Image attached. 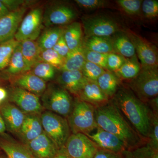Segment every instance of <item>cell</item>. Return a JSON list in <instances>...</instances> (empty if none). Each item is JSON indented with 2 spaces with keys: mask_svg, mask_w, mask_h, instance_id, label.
I'll return each instance as SVG.
<instances>
[{
  "mask_svg": "<svg viewBox=\"0 0 158 158\" xmlns=\"http://www.w3.org/2000/svg\"><path fill=\"white\" fill-rule=\"evenodd\" d=\"M77 13L73 7L65 3L49 6L43 13V23L47 27L69 25L73 22Z\"/></svg>",
  "mask_w": 158,
  "mask_h": 158,
  "instance_id": "9",
  "label": "cell"
},
{
  "mask_svg": "<svg viewBox=\"0 0 158 158\" xmlns=\"http://www.w3.org/2000/svg\"><path fill=\"white\" fill-rule=\"evenodd\" d=\"M0 158H8V157H5L2 156H0Z\"/></svg>",
  "mask_w": 158,
  "mask_h": 158,
  "instance_id": "51",
  "label": "cell"
},
{
  "mask_svg": "<svg viewBox=\"0 0 158 158\" xmlns=\"http://www.w3.org/2000/svg\"><path fill=\"white\" fill-rule=\"evenodd\" d=\"M40 116L44 132L59 149L64 147L71 134L67 118L48 111Z\"/></svg>",
  "mask_w": 158,
  "mask_h": 158,
  "instance_id": "6",
  "label": "cell"
},
{
  "mask_svg": "<svg viewBox=\"0 0 158 158\" xmlns=\"http://www.w3.org/2000/svg\"><path fill=\"white\" fill-rule=\"evenodd\" d=\"M1 1L10 12L17 10L24 6H27V3L29 2L23 0H1Z\"/></svg>",
  "mask_w": 158,
  "mask_h": 158,
  "instance_id": "43",
  "label": "cell"
},
{
  "mask_svg": "<svg viewBox=\"0 0 158 158\" xmlns=\"http://www.w3.org/2000/svg\"><path fill=\"white\" fill-rule=\"evenodd\" d=\"M70 51L79 47L83 43L82 25L77 22H73L64 28L63 35Z\"/></svg>",
  "mask_w": 158,
  "mask_h": 158,
  "instance_id": "25",
  "label": "cell"
},
{
  "mask_svg": "<svg viewBox=\"0 0 158 158\" xmlns=\"http://www.w3.org/2000/svg\"><path fill=\"white\" fill-rule=\"evenodd\" d=\"M141 9L144 16L148 19H153L158 15V1L156 0L142 1Z\"/></svg>",
  "mask_w": 158,
  "mask_h": 158,
  "instance_id": "40",
  "label": "cell"
},
{
  "mask_svg": "<svg viewBox=\"0 0 158 158\" xmlns=\"http://www.w3.org/2000/svg\"><path fill=\"white\" fill-rule=\"evenodd\" d=\"M19 43L23 57L31 70L35 64L40 61L39 56L41 50L36 40H26Z\"/></svg>",
  "mask_w": 158,
  "mask_h": 158,
  "instance_id": "26",
  "label": "cell"
},
{
  "mask_svg": "<svg viewBox=\"0 0 158 158\" xmlns=\"http://www.w3.org/2000/svg\"><path fill=\"white\" fill-rule=\"evenodd\" d=\"M0 148L8 158H36L24 144L6 137H0Z\"/></svg>",
  "mask_w": 158,
  "mask_h": 158,
  "instance_id": "21",
  "label": "cell"
},
{
  "mask_svg": "<svg viewBox=\"0 0 158 158\" xmlns=\"http://www.w3.org/2000/svg\"><path fill=\"white\" fill-rule=\"evenodd\" d=\"M128 88L141 101L146 103L158 96V67L141 66L139 73L128 83Z\"/></svg>",
  "mask_w": 158,
  "mask_h": 158,
  "instance_id": "5",
  "label": "cell"
},
{
  "mask_svg": "<svg viewBox=\"0 0 158 158\" xmlns=\"http://www.w3.org/2000/svg\"><path fill=\"white\" fill-rule=\"evenodd\" d=\"M86 62L83 43L79 47L69 53L60 70H81Z\"/></svg>",
  "mask_w": 158,
  "mask_h": 158,
  "instance_id": "28",
  "label": "cell"
},
{
  "mask_svg": "<svg viewBox=\"0 0 158 158\" xmlns=\"http://www.w3.org/2000/svg\"><path fill=\"white\" fill-rule=\"evenodd\" d=\"M77 98L95 108L106 105L111 100L101 90L96 81L88 80Z\"/></svg>",
  "mask_w": 158,
  "mask_h": 158,
  "instance_id": "16",
  "label": "cell"
},
{
  "mask_svg": "<svg viewBox=\"0 0 158 158\" xmlns=\"http://www.w3.org/2000/svg\"><path fill=\"white\" fill-rule=\"evenodd\" d=\"M147 144L153 150L158 152V115L154 114L152 120L148 135Z\"/></svg>",
  "mask_w": 158,
  "mask_h": 158,
  "instance_id": "37",
  "label": "cell"
},
{
  "mask_svg": "<svg viewBox=\"0 0 158 158\" xmlns=\"http://www.w3.org/2000/svg\"><path fill=\"white\" fill-rule=\"evenodd\" d=\"M27 9V6H24L0 19V43L14 38Z\"/></svg>",
  "mask_w": 158,
  "mask_h": 158,
  "instance_id": "14",
  "label": "cell"
},
{
  "mask_svg": "<svg viewBox=\"0 0 158 158\" xmlns=\"http://www.w3.org/2000/svg\"><path fill=\"white\" fill-rule=\"evenodd\" d=\"M95 118L98 127L120 138L127 149L147 143L133 128L111 100L106 105L95 108Z\"/></svg>",
  "mask_w": 158,
  "mask_h": 158,
  "instance_id": "2",
  "label": "cell"
},
{
  "mask_svg": "<svg viewBox=\"0 0 158 158\" xmlns=\"http://www.w3.org/2000/svg\"><path fill=\"white\" fill-rule=\"evenodd\" d=\"M116 2L128 14L135 15L139 14L141 11V0H118Z\"/></svg>",
  "mask_w": 158,
  "mask_h": 158,
  "instance_id": "38",
  "label": "cell"
},
{
  "mask_svg": "<svg viewBox=\"0 0 158 158\" xmlns=\"http://www.w3.org/2000/svg\"><path fill=\"white\" fill-rule=\"evenodd\" d=\"M52 49L56 51L59 56L64 59L67 56L69 53L70 52L68 46L64 39L63 35L58 40V42L56 44V45L54 46Z\"/></svg>",
  "mask_w": 158,
  "mask_h": 158,
  "instance_id": "42",
  "label": "cell"
},
{
  "mask_svg": "<svg viewBox=\"0 0 158 158\" xmlns=\"http://www.w3.org/2000/svg\"><path fill=\"white\" fill-rule=\"evenodd\" d=\"M111 100L133 128L148 142L154 113L147 103L139 99L129 88L121 86Z\"/></svg>",
  "mask_w": 158,
  "mask_h": 158,
  "instance_id": "1",
  "label": "cell"
},
{
  "mask_svg": "<svg viewBox=\"0 0 158 158\" xmlns=\"http://www.w3.org/2000/svg\"><path fill=\"white\" fill-rule=\"evenodd\" d=\"M95 110L92 105L76 98L73 109L67 118L71 133L87 135L95 131L98 127L95 120Z\"/></svg>",
  "mask_w": 158,
  "mask_h": 158,
  "instance_id": "3",
  "label": "cell"
},
{
  "mask_svg": "<svg viewBox=\"0 0 158 158\" xmlns=\"http://www.w3.org/2000/svg\"><path fill=\"white\" fill-rule=\"evenodd\" d=\"M19 43L14 38L0 43V70L7 68L12 54Z\"/></svg>",
  "mask_w": 158,
  "mask_h": 158,
  "instance_id": "31",
  "label": "cell"
},
{
  "mask_svg": "<svg viewBox=\"0 0 158 158\" xmlns=\"http://www.w3.org/2000/svg\"><path fill=\"white\" fill-rule=\"evenodd\" d=\"M153 158H158V152H155Z\"/></svg>",
  "mask_w": 158,
  "mask_h": 158,
  "instance_id": "50",
  "label": "cell"
},
{
  "mask_svg": "<svg viewBox=\"0 0 158 158\" xmlns=\"http://www.w3.org/2000/svg\"><path fill=\"white\" fill-rule=\"evenodd\" d=\"M141 65L137 55L127 59L118 70L114 73L119 80H131L135 77L141 70Z\"/></svg>",
  "mask_w": 158,
  "mask_h": 158,
  "instance_id": "30",
  "label": "cell"
},
{
  "mask_svg": "<svg viewBox=\"0 0 158 158\" xmlns=\"http://www.w3.org/2000/svg\"><path fill=\"white\" fill-rule=\"evenodd\" d=\"M94 133L86 135L95 143L98 149L121 153L127 149L124 142L112 133L98 127Z\"/></svg>",
  "mask_w": 158,
  "mask_h": 158,
  "instance_id": "13",
  "label": "cell"
},
{
  "mask_svg": "<svg viewBox=\"0 0 158 158\" xmlns=\"http://www.w3.org/2000/svg\"><path fill=\"white\" fill-rule=\"evenodd\" d=\"M106 70L99 65L86 61L81 71L86 78L90 81H96Z\"/></svg>",
  "mask_w": 158,
  "mask_h": 158,
  "instance_id": "35",
  "label": "cell"
},
{
  "mask_svg": "<svg viewBox=\"0 0 158 158\" xmlns=\"http://www.w3.org/2000/svg\"><path fill=\"white\" fill-rule=\"evenodd\" d=\"M6 127L5 122L0 113V135L3 134L6 131Z\"/></svg>",
  "mask_w": 158,
  "mask_h": 158,
  "instance_id": "49",
  "label": "cell"
},
{
  "mask_svg": "<svg viewBox=\"0 0 158 158\" xmlns=\"http://www.w3.org/2000/svg\"><path fill=\"white\" fill-rule=\"evenodd\" d=\"M41 96L43 108L64 118H67L73 109L74 100L59 85L49 84Z\"/></svg>",
  "mask_w": 158,
  "mask_h": 158,
  "instance_id": "4",
  "label": "cell"
},
{
  "mask_svg": "<svg viewBox=\"0 0 158 158\" xmlns=\"http://www.w3.org/2000/svg\"><path fill=\"white\" fill-rule=\"evenodd\" d=\"M84 53L86 61L96 64L106 70L107 59L108 54L94 52L87 49L85 48Z\"/></svg>",
  "mask_w": 158,
  "mask_h": 158,
  "instance_id": "36",
  "label": "cell"
},
{
  "mask_svg": "<svg viewBox=\"0 0 158 158\" xmlns=\"http://www.w3.org/2000/svg\"><path fill=\"white\" fill-rule=\"evenodd\" d=\"M43 132L39 114H27L18 134L25 144L37 138Z\"/></svg>",
  "mask_w": 158,
  "mask_h": 158,
  "instance_id": "20",
  "label": "cell"
},
{
  "mask_svg": "<svg viewBox=\"0 0 158 158\" xmlns=\"http://www.w3.org/2000/svg\"><path fill=\"white\" fill-rule=\"evenodd\" d=\"M24 145L36 158H52L59 150L44 132Z\"/></svg>",
  "mask_w": 158,
  "mask_h": 158,
  "instance_id": "15",
  "label": "cell"
},
{
  "mask_svg": "<svg viewBox=\"0 0 158 158\" xmlns=\"http://www.w3.org/2000/svg\"><path fill=\"white\" fill-rule=\"evenodd\" d=\"M75 2L82 9L88 10L104 8L107 6V2L103 0H76Z\"/></svg>",
  "mask_w": 158,
  "mask_h": 158,
  "instance_id": "41",
  "label": "cell"
},
{
  "mask_svg": "<svg viewBox=\"0 0 158 158\" xmlns=\"http://www.w3.org/2000/svg\"><path fill=\"white\" fill-rule=\"evenodd\" d=\"M43 11L41 7H36L23 18L14 38L19 42L26 40H36L43 27Z\"/></svg>",
  "mask_w": 158,
  "mask_h": 158,
  "instance_id": "7",
  "label": "cell"
},
{
  "mask_svg": "<svg viewBox=\"0 0 158 158\" xmlns=\"http://www.w3.org/2000/svg\"><path fill=\"white\" fill-rule=\"evenodd\" d=\"M126 34L135 46L141 66L158 67V53L156 47L133 32H127Z\"/></svg>",
  "mask_w": 158,
  "mask_h": 158,
  "instance_id": "12",
  "label": "cell"
},
{
  "mask_svg": "<svg viewBox=\"0 0 158 158\" xmlns=\"http://www.w3.org/2000/svg\"><path fill=\"white\" fill-rule=\"evenodd\" d=\"M153 113L158 115V97L156 96L149 100L146 102Z\"/></svg>",
  "mask_w": 158,
  "mask_h": 158,
  "instance_id": "45",
  "label": "cell"
},
{
  "mask_svg": "<svg viewBox=\"0 0 158 158\" xmlns=\"http://www.w3.org/2000/svg\"><path fill=\"white\" fill-rule=\"evenodd\" d=\"M40 61L48 63L56 69L60 70L65 59L59 56L52 48L44 50L40 52Z\"/></svg>",
  "mask_w": 158,
  "mask_h": 158,
  "instance_id": "33",
  "label": "cell"
},
{
  "mask_svg": "<svg viewBox=\"0 0 158 158\" xmlns=\"http://www.w3.org/2000/svg\"><path fill=\"white\" fill-rule=\"evenodd\" d=\"M2 102H1V101H0V104H1V103H2Z\"/></svg>",
  "mask_w": 158,
  "mask_h": 158,
  "instance_id": "52",
  "label": "cell"
},
{
  "mask_svg": "<svg viewBox=\"0 0 158 158\" xmlns=\"http://www.w3.org/2000/svg\"><path fill=\"white\" fill-rule=\"evenodd\" d=\"M57 79L58 85L77 96L88 81L81 70H64Z\"/></svg>",
  "mask_w": 158,
  "mask_h": 158,
  "instance_id": "17",
  "label": "cell"
},
{
  "mask_svg": "<svg viewBox=\"0 0 158 158\" xmlns=\"http://www.w3.org/2000/svg\"><path fill=\"white\" fill-rule=\"evenodd\" d=\"M16 87L24 89L37 96H41L47 88L45 81L28 71L17 76L14 79Z\"/></svg>",
  "mask_w": 158,
  "mask_h": 158,
  "instance_id": "19",
  "label": "cell"
},
{
  "mask_svg": "<svg viewBox=\"0 0 158 158\" xmlns=\"http://www.w3.org/2000/svg\"><path fill=\"white\" fill-rule=\"evenodd\" d=\"M52 158H71L68 154L65 148L63 147L59 150L56 154Z\"/></svg>",
  "mask_w": 158,
  "mask_h": 158,
  "instance_id": "46",
  "label": "cell"
},
{
  "mask_svg": "<svg viewBox=\"0 0 158 158\" xmlns=\"http://www.w3.org/2000/svg\"><path fill=\"white\" fill-rule=\"evenodd\" d=\"M30 71L45 81L55 77L56 69L46 62L40 61L32 67Z\"/></svg>",
  "mask_w": 158,
  "mask_h": 158,
  "instance_id": "32",
  "label": "cell"
},
{
  "mask_svg": "<svg viewBox=\"0 0 158 158\" xmlns=\"http://www.w3.org/2000/svg\"><path fill=\"white\" fill-rule=\"evenodd\" d=\"M10 11L6 8V6L0 0V19L9 14Z\"/></svg>",
  "mask_w": 158,
  "mask_h": 158,
  "instance_id": "47",
  "label": "cell"
},
{
  "mask_svg": "<svg viewBox=\"0 0 158 158\" xmlns=\"http://www.w3.org/2000/svg\"><path fill=\"white\" fill-rule=\"evenodd\" d=\"M93 158H124L123 153L98 149Z\"/></svg>",
  "mask_w": 158,
  "mask_h": 158,
  "instance_id": "44",
  "label": "cell"
},
{
  "mask_svg": "<svg viewBox=\"0 0 158 158\" xmlns=\"http://www.w3.org/2000/svg\"><path fill=\"white\" fill-rule=\"evenodd\" d=\"M101 90L111 99L120 88V80L114 73L106 70L96 81Z\"/></svg>",
  "mask_w": 158,
  "mask_h": 158,
  "instance_id": "23",
  "label": "cell"
},
{
  "mask_svg": "<svg viewBox=\"0 0 158 158\" xmlns=\"http://www.w3.org/2000/svg\"><path fill=\"white\" fill-rule=\"evenodd\" d=\"M0 113L6 129L11 132L18 134L26 115L15 105L5 104L0 107Z\"/></svg>",
  "mask_w": 158,
  "mask_h": 158,
  "instance_id": "18",
  "label": "cell"
},
{
  "mask_svg": "<svg viewBox=\"0 0 158 158\" xmlns=\"http://www.w3.org/2000/svg\"><path fill=\"white\" fill-rule=\"evenodd\" d=\"M6 69V72L11 76H18L30 71L22 53L20 43L14 50Z\"/></svg>",
  "mask_w": 158,
  "mask_h": 158,
  "instance_id": "29",
  "label": "cell"
},
{
  "mask_svg": "<svg viewBox=\"0 0 158 158\" xmlns=\"http://www.w3.org/2000/svg\"><path fill=\"white\" fill-rule=\"evenodd\" d=\"M127 59L124 57L115 52L108 54L106 70L114 73L123 65Z\"/></svg>",
  "mask_w": 158,
  "mask_h": 158,
  "instance_id": "39",
  "label": "cell"
},
{
  "mask_svg": "<svg viewBox=\"0 0 158 158\" xmlns=\"http://www.w3.org/2000/svg\"><path fill=\"white\" fill-rule=\"evenodd\" d=\"M8 96L7 90L5 88L0 87V101L2 102Z\"/></svg>",
  "mask_w": 158,
  "mask_h": 158,
  "instance_id": "48",
  "label": "cell"
},
{
  "mask_svg": "<svg viewBox=\"0 0 158 158\" xmlns=\"http://www.w3.org/2000/svg\"><path fill=\"white\" fill-rule=\"evenodd\" d=\"M10 100L19 109L26 114H38L43 106L39 97L19 87L11 90Z\"/></svg>",
  "mask_w": 158,
  "mask_h": 158,
  "instance_id": "11",
  "label": "cell"
},
{
  "mask_svg": "<svg viewBox=\"0 0 158 158\" xmlns=\"http://www.w3.org/2000/svg\"><path fill=\"white\" fill-rule=\"evenodd\" d=\"M112 39L114 52L126 59L132 58L136 55L135 46L126 34H116Z\"/></svg>",
  "mask_w": 158,
  "mask_h": 158,
  "instance_id": "27",
  "label": "cell"
},
{
  "mask_svg": "<svg viewBox=\"0 0 158 158\" xmlns=\"http://www.w3.org/2000/svg\"><path fill=\"white\" fill-rule=\"evenodd\" d=\"M64 28L61 26L49 27L40 34L36 41L41 51L53 48L63 35Z\"/></svg>",
  "mask_w": 158,
  "mask_h": 158,
  "instance_id": "22",
  "label": "cell"
},
{
  "mask_svg": "<svg viewBox=\"0 0 158 158\" xmlns=\"http://www.w3.org/2000/svg\"><path fill=\"white\" fill-rule=\"evenodd\" d=\"M155 152L146 143L135 148L126 150L123 155L124 158H153Z\"/></svg>",
  "mask_w": 158,
  "mask_h": 158,
  "instance_id": "34",
  "label": "cell"
},
{
  "mask_svg": "<svg viewBox=\"0 0 158 158\" xmlns=\"http://www.w3.org/2000/svg\"><path fill=\"white\" fill-rule=\"evenodd\" d=\"M85 38L98 37H111L120 31L118 23L110 18L94 16L82 19Z\"/></svg>",
  "mask_w": 158,
  "mask_h": 158,
  "instance_id": "8",
  "label": "cell"
},
{
  "mask_svg": "<svg viewBox=\"0 0 158 158\" xmlns=\"http://www.w3.org/2000/svg\"><path fill=\"white\" fill-rule=\"evenodd\" d=\"M83 44L85 48L101 53L114 52L112 37L91 36L83 40Z\"/></svg>",
  "mask_w": 158,
  "mask_h": 158,
  "instance_id": "24",
  "label": "cell"
},
{
  "mask_svg": "<svg viewBox=\"0 0 158 158\" xmlns=\"http://www.w3.org/2000/svg\"><path fill=\"white\" fill-rule=\"evenodd\" d=\"M64 148L71 158H93L98 149L88 136L81 133L71 134Z\"/></svg>",
  "mask_w": 158,
  "mask_h": 158,
  "instance_id": "10",
  "label": "cell"
}]
</instances>
